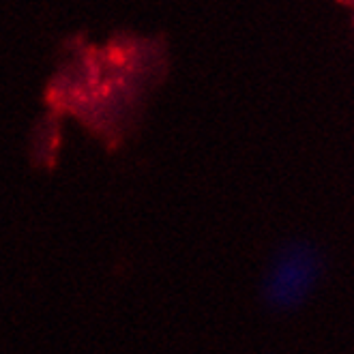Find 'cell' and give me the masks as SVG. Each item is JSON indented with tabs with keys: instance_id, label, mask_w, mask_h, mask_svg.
<instances>
[{
	"instance_id": "obj_1",
	"label": "cell",
	"mask_w": 354,
	"mask_h": 354,
	"mask_svg": "<svg viewBox=\"0 0 354 354\" xmlns=\"http://www.w3.org/2000/svg\"><path fill=\"white\" fill-rule=\"evenodd\" d=\"M320 273V260L314 249L305 245H292L286 249L268 275V299L277 307L299 305L314 288Z\"/></svg>"
}]
</instances>
